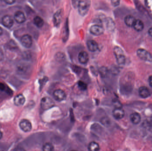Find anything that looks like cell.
Returning <instances> with one entry per match:
<instances>
[{
  "label": "cell",
  "instance_id": "obj_1",
  "mask_svg": "<svg viewBox=\"0 0 152 151\" xmlns=\"http://www.w3.org/2000/svg\"><path fill=\"white\" fill-rule=\"evenodd\" d=\"M113 52L118 64L119 65H124L126 58L122 49L118 46H115L114 48Z\"/></svg>",
  "mask_w": 152,
  "mask_h": 151
},
{
  "label": "cell",
  "instance_id": "obj_2",
  "mask_svg": "<svg viewBox=\"0 0 152 151\" xmlns=\"http://www.w3.org/2000/svg\"><path fill=\"white\" fill-rule=\"evenodd\" d=\"M91 5L90 1H80L78 6L79 14L81 16H85L87 14Z\"/></svg>",
  "mask_w": 152,
  "mask_h": 151
},
{
  "label": "cell",
  "instance_id": "obj_3",
  "mask_svg": "<svg viewBox=\"0 0 152 151\" xmlns=\"http://www.w3.org/2000/svg\"><path fill=\"white\" fill-rule=\"evenodd\" d=\"M137 54L138 57L142 60L148 62H152V55L147 50L140 48L137 50Z\"/></svg>",
  "mask_w": 152,
  "mask_h": 151
},
{
  "label": "cell",
  "instance_id": "obj_4",
  "mask_svg": "<svg viewBox=\"0 0 152 151\" xmlns=\"http://www.w3.org/2000/svg\"><path fill=\"white\" fill-rule=\"evenodd\" d=\"M55 105V103L52 99L48 97H45L41 99V107L43 110H46L53 108Z\"/></svg>",
  "mask_w": 152,
  "mask_h": 151
},
{
  "label": "cell",
  "instance_id": "obj_5",
  "mask_svg": "<svg viewBox=\"0 0 152 151\" xmlns=\"http://www.w3.org/2000/svg\"><path fill=\"white\" fill-rule=\"evenodd\" d=\"M20 128L25 133L30 132L32 129V125L31 123L28 120H21L19 123Z\"/></svg>",
  "mask_w": 152,
  "mask_h": 151
},
{
  "label": "cell",
  "instance_id": "obj_6",
  "mask_svg": "<svg viewBox=\"0 0 152 151\" xmlns=\"http://www.w3.org/2000/svg\"><path fill=\"white\" fill-rule=\"evenodd\" d=\"M104 28L102 26L98 24L92 25L89 29L90 33L96 36L102 34L104 33Z\"/></svg>",
  "mask_w": 152,
  "mask_h": 151
},
{
  "label": "cell",
  "instance_id": "obj_7",
  "mask_svg": "<svg viewBox=\"0 0 152 151\" xmlns=\"http://www.w3.org/2000/svg\"><path fill=\"white\" fill-rule=\"evenodd\" d=\"M63 11L59 10L55 13L53 17V23L56 27H59L62 20Z\"/></svg>",
  "mask_w": 152,
  "mask_h": 151
},
{
  "label": "cell",
  "instance_id": "obj_8",
  "mask_svg": "<svg viewBox=\"0 0 152 151\" xmlns=\"http://www.w3.org/2000/svg\"><path fill=\"white\" fill-rule=\"evenodd\" d=\"M53 96L56 101H63L66 99V94L61 89L56 90L53 93Z\"/></svg>",
  "mask_w": 152,
  "mask_h": 151
},
{
  "label": "cell",
  "instance_id": "obj_9",
  "mask_svg": "<svg viewBox=\"0 0 152 151\" xmlns=\"http://www.w3.org/2000/svg\"><path fill=\"white\" fill-rule=\"evenodd\" d=\"M21 42L22 45L26 48H30L33 44L31 37L28 34L25 35L21 37Z\"/></svg>",
  "mask_w": 152,
  "mask_h": 151
},
{
  "label": "cell",
  "instance_id": "obj_10",
  "mask_svg": "<svg viewBox=\"0 0 152 151\" xmlns=\"http://www.w3.org/2000/svg\"><path fill=\"white\" fill-rule=\"evenodd\" d=\"M112 114L113 117L117 120L122 119L124 116V111L122 108H115Z\"/></svg>",
  "mask_w": 152,
  "mask_h": 151
},
{
  "label": "cell",
  "instance_id": "obj_11",
  "mask_svg": "<svg viewBox=\"0 0 152 151\" xmlns=\"http://www.w3.org/2000/svg\"><path fill=\"white\" fill-rule=\"evenodd\" d=\"M79 61L81 64H86L89 60V56L85 51H81L78 56Z\"/></svg>",
  "mask_w": 152,
  "mask_h": 151
},
{
  "label": "cell",
  "instance_id": "obj_12",
  "mask_svg": "<svg viewBox=\"0 0 152 151\" xmlns=\"http://www.w3.org/2000/svg\"><path fill=\"white\" fill-rule=\"evenodd\" d=\"M2 23L5 27L10 28L14 24V20L10 16L6 15L2 18Z\"/></svg>",
  "mask_w": 152,
  "mask_h": 151
},
{
  "label": "cell",
  "instance_id": "obj_13",
  "mask_svg": "<svg viewBox=\"0 0 152 151\" xmlns=\"http://www.w3.org/2000/svg\"><path fill=\"white\" fill-rule=\"evenodd\" d=\"M14 19L19 24L24 23L26 20L25 14L21 11H17L16 12L14 16Z\"/></svg>",
  "mask_w": 152,
  "mask_h": 151
},
{
  "label": "cell",
  "instance_id": "obj_14",
  "mask_svg": "<svg viewBox=\"0 0 152 151\" xmlns=\"http://www.w3.org/2000/svg\"><path fill=\"white\" fill-rule=\"evenodd\" d=\"M87 46L89 51L95 52L98 49V45L96 41L94 40H89L87 42Z\"/></svg>",
  "mask_w": 152,
  "mask_h": 151
},
{
  "label": "cell",
  "instance_id": "obj_15",
  "mask_svg": "<svg viewBox=\"0 0 152 151\" xmlns=\"http://www.w3.org/2000/svg\"><path fill=\"white\" fill-rule=\"evenodd\" d=\"M105 26L109 31H113L115 28V24L114 20L110 17H107L105 19Z\"/></svg>",
  "mask_w": 152,
  "mask_h": 151
},
{
  "label": "cell",
  "instance_id": "obj_16",
  "mask_svg": "<svg viewBox=\"0 0 152 151\" xmlns=\"http://www.w3.org/2000/svg\"><path fill=\"white\" fill-rule=\"evenodd\" d=\"M25 97L22 94H19L15 97L14 99V103L17 106H21L25 103Z\"/></svg>",
  "mask_w": 152,
  "mask_h": 151
},
{
  "label": "cell",
  "instance_id": "obj_17",
  "mask_svg": "<svg viewBox=\"0 0 152 151\" xmlns=\"http://www.w3.org/2000/svg\"><path fill=\"white\" fill-rule=\"evenodd\" d=\"M139 95L142 98H147L150 96V94L149 90L146 86H141L139 89Z\"/></svg>",
  "mask_w": 152,
  "mask_h": 151
},
{
  "label": "cell",
  "instance_id": "obj_18",
  "mask_svg": "<svg viewBox=\"0 0 152 151\" xmlns=\"http://www.w3.org/2000/svg\"><path fill=\"white\" fill-rule=\"evenodd\" d=\"M136 19L135 17L131 15L126 16L124 18V23L127 26L129 27H133Z\"/></svg>",
  "mask_w": 152,
  "mask_h": 151
},
{
  "label": "cell",
  "instance_id": "obj_19",
  "mask_svg": "<svg viewBox=\"0 0 152 151\" xmlns=\"http://www.w3.org/2000/svg\"><path fill=\"white\" fill-rule=\"evenodd\" d=\"M133 28L138 32H141L143 30L144 28V24L143 22L140 19H136L134 24L133 25Z\"/></svg>",
  "mask_w": 152,
  "mask_h": 151
},
{
  "label": "cell",
  "instance_id": "obj_20",
  "mask_svg": "<svg viewBox=\"0 0 152 151\" xmlns=\"http://www.w3.org/2000/svg\"><path fill=\"white\" fill-rule=\"evenodd\" d=\"M130 118L131 122L135 124L139 123L141 120V116L138 113H133L131 114L130 116Z\"/></svg>",
  "mask_w": 152,
  "mask_h": 151
},
{
  "label": "cell",
  "instance_id": "obj_21",
  "mask_svg": "<svg viewBox=\"0 0 152 151\" xmlns=\"http://www.w3.org/2000/svg\"><path fill=\"white\" fill-rule=\"evenodd\" d=\"M100 148L98 143L95 141H92L88 146V150L89 151H99Z\"/></svg>",
  "mask_w": 152,
  "mask_h": 151
},
{
  "label": "cell",
  "instance_id": "obj_22",
  "mask_svg": "<svg viewBox=\"0 0 152 151\" xmlns=\"http://www.w3.org/2000/svg\"><path fill=\"white\" fill-rule=\"evenodd\" d=\"M34 23L35 25L39 28L43 27L44 24V21L43 19L39 16H36L34 19Z\"/></svg>",
  "mask_w": 152,
  "mask_h": 151
},
{
  "label": "cell",
  "instance_id": "obj_23",
  "mask_svg": "<svg viewBox=\"0 0 152 151\" xmlns=\"http://www.w3.org/2000/svg\"><path fill=\"white\" fill-rule=\"evenodd\" d=\"M54 148L52 143L47 142L43 145L42 147L43 151H54Z\"/></svg>",
  "mask_w": 152,
  "mask_h": 151
},
{
  "label": "cell",
  "instance_id": "obj_24",
  "mask_svg": "<svg viewBox=\"0 0 152 151\" xmlns=\"http://www.w3.org/2000/svg\"><path fill=\"white\" fill-rule=\"evenodd\" d=\"M69 29H68V22H66V24H65L64 30H63V39H64L65 41L68 39V35H69Z\"/></svg>",
  "mask_w": 152,
  "mask_h": 151
},
{
  "label": "cell",
  "instance_id": "obj_25",
  "mask_svg": "<svg viewBox=\"0 0 152 151\" xmlns=\"http://www.w3.org/2000/svg\"><path fill=\"white\" fill-rule=\"evenodd\" d=\"M78 86L80 89L82 90H85L87 89V84L85 82L81 81H79L78 82Z\"/></svg>",
  "mask_w": 152,
  "mask_h": 151
},
{
  "label": "cell",
  "instance_id": "obj_26",
  "mask_svg": "<svg viewBox=\"0 0 152 151\" xmlns=\"http://www.w3.org/2000/svg\"><path fill=\"white\" fill-rule=\"evenodd\" d=\"M99 72L100 75H101L102 76L105 77L107 75L108 70H107V69L106 67H101L100 69Z\"/></svg>",
  "mask_w": 152,
  "mask_h": 151
},
{
  "label": "cell",
  "instance_id": "obj_27",
  "mask_svg": "<svg viewBox=\"0 0 152 151\" xmlns=\"http://www.w3.org/2000/svg\"><path fill=\"white\" fill-rule=\"evenodd\" d=\"M120 3V1H117V0H113L111 1V4L114 7H116L117 6L119 5Z\"/></svg>",
  "mask_w": 152,
  "mask_h": 151
},
{
  "label": "cell",
  "instance_id": "obj_28",
  "mask_svg": "<svg viewBox=\"0 0 152 151\" xmlns=\"http://www.w3.org/2000/svg\"><path fill=\"white\" fill-rule=\"evenodd\" d=\"M79 2V1H72V5L75 8H78Z\"/></svg>",
  "mask_w": 152,
  "mask_h": 151
},
{
  "label": "cell",
  "instance_id": "obj_29",
  "mask_svg": "<svg viewBox=\"0 0 152 151\" xmlns=\"http://www.w3.org/2000/svg\"><path fill=\"white\" fill-rule=\"evenodd\" d=\"M6 89V86L2 82H0V90L3 91Z\"/></svg>",
  "mask_w": 152,
  "mask_h": 151
},
{
  "label": "cell",
  "instance_id": "obj_30",
  "mask_svg": "<svg viewBox=\"0 0 152 151\" xmlns=\"http://www.w3.org/2000/svg\"><path fill=\"white\" fill-rule=\"evenodd\" d=\"M149 85L152 87V75L150 76L149 78Z\"/></svg>",
  "mask_w": 152,
  "mask_h": 151
},
{
  "label": "cell",
  "instance_id": "obj_31",
  "mask_svg": "<svg viewBox=\"0 0 152 151\" xmlns=\"http://www.w3.org/2000/svg\"><path fill=\"white\" fill-rule=\"evenodd\" d=\"M3 58H4V55H3V52L1 50H0V61H2Z\"/></svg>",
  "mask_w": 152,
  "mask_h": 151
},
{
  "label": "cell",
  "instance_id": "obj_32",
  "mask_svg": "<svg viewBox=\"0 0 152 151\" xmlns=\"http://www.w3.org/2000/svg\"><path fill=\"white\" fill-rule=\"evenodd\" d=\"M5 2L6 3H7V4H12L13 3H14L15 2V1H12V0H10V1H5Z\"/></svg>",
  "mask_w": 152,
  "mask_h": 151
},
{
  "label": "cell",
  "instance_id": "obj_33",
  "mask_svg": "<svg viewBox=\"0 0 152 151\" xmlns=\"http://www.w3.org/2000/svg\"><path fill=\"white\" fill-rule=\"evenodd\" d=\"M15 151H26L24 148L21 147H17L16 148Z\"/></svg>",
  "mask_w": 152,
  "mask_h": 151
},
{
  "label": "cell",
  "instance_id": "obj_34",
  "mask_svg": "<svg viewBox=\"0 0 152 151\" xmlns=\"http://www.w3.org/2000/svg\"><path fill=\"white\" fill-rule=\"evenodd\" d=\"M148 33L149 34V35L150 37H152V27H151V28L149 29Z\"/></svg>",
  "mask_w": 152,
  "mask_h": 151
},
{
  "label": "cell",
  "instance_id": "obj_35",
  "mask_svg": "<svg viewBox=\"0 0 152 151\" xmlns=\"http://www.w3.org/2000/svg\"><path fill=\"white\" fill-rule=\"evenodd\" d=\"M3 34V30L1 29V27H0V36L2 35Z\"/></svg>",
  "mask_w": 152,
  "mask_h": 151
},
{
  "label": "cell",
  "instance_id": "obj_36",
  "mask_svg": "<svg viewBox=\"0 0 152 151\" xmlns=\"http://www.w3.org/2000/svg\"><path fill=\"white\" fill-rule=\"evenodd\" d=\"M2 136H3L2 133L1 132V131L0 130V139H1V138L2 137Z\"/></svg>",
  "mask_w": 152,
  "mask_h": 151
},
{
  "label": "cell",
  "instance_id": "obj_37",
  "mask_svg": "<svg viewBox=\"0 0 152 151\" xmlns=\"http://www.w3.org/2000/svg\"><path fill=\"white\" fill-rule=\"evenodd\" d=\"M76 151V150H72V151Z\"/></svg>",
  "mask_w": 152,
  "mask_h": 151
}]
</instances>
